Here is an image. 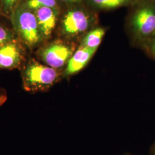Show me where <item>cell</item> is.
I'll return each mask as SVG.
<instances>
[{"mask_svg": "<svg viewBox=\"0 0 155 155\" xmlns=\"http://www.w3.org/2000/svg\"><path fill=\"white\" fill-rule=\"evenodd\" d=\"M59 76L57 70L32 60L22 71V86L29 92L45 91L58 82Z\"/></svg>", "mask_w": 155, "mask_h": 155, "instance_id": "cell-1", "label": "cell"}, {"mask_svg": "<svg viewBox=\"0 0 155 155\" xmlns=\"http://www.w3.org/2000/svg\"><path fill=\"white\" fill-rule=\"evenodd\" d=\"M134 33L138 42L145 47L155 35V0H143L132 18Z\"/></svg>", "mask_w": 155, "mask_h": 155, "instance_id": "cell-2", "label": "cell"}, {"mask_svg": "<svg viewBox=\"0 0 155 155\" xmlns=\"http://www.w3.org/2000/svg\"><path fill=\"white\" fill-rule=\"evenodd\" d=\"M13 24L23 42L29 47L38 45L42 35L35 14L26 6L16 9L12 16Z\"/></svg>", "mask_w": 155, "mask_h": 155, "instance_id": "cell-3", "label": "cell"}, {"mask_svg": "<svg viewBox=\"0 0 155 155\" xmlns=\"http://www.w3.org/2000/svg\"><path fill=\"white\" fill-rule=\"evenodd\" d=\"M72 55V48L60 42L53 43L46 46L39 53L40 57L45 64L56 70L67 65Z\"/></svg>", "mask_w": 155, "mask_h": 155, "instance_id": "cell-4", "label": "cell"}, {"mask_svg": "<svg viewBox=\"0 0 155 155\" xmlns=\"http://www.w3.org/2000/svg\"><path fill=\"white\" fill-rule=\"evenodd\" d=\"M24 57L22 47L13 40L0 47V68H17L21 65Z\"/></svg>", "mask_w": 155, "mask_h": 155, "instance_id": "cell-5", "label": "cell"}, {"mask_svg": "<svg viewBox=\"0 0 155 155\" xmlns=\"http://www.w3.org/2000/svg\"><path fill=\"white\" fill-rule=\"evenodd\" d=\"M97 50L80 45L67 64L63 77L69 78L80 72L87 66Z\"/></svg>", "mask_w": 155, "mask_h": 155, "instance_id": "cell-6", "label": "cell"}, {"mask_svg": "<svg viewBox=\"0 0 155 155\" xmlns=\"http://www.w3.org/2000/svg\"><path fill=\"white\" fill-rule=\"evenodd\" d=\"M89 25V17L83 12L78 10L68 12L62 22L64 33L72 36L86 31Z\"/></svg>", "mask_w": 155, "mask_h": 155, "instance_id": "cell-7", "label": "cell"}, {"mask_svg": "<svg viewBox=\"0 0 155 155\" xmlns=\"http://www.w3.org/2000/svg\"><path fill=\"white\" fill-rule=\"evenodd\" d=\"M35 14L42 36L49 37L56 23V13L54 9L47 7L41 8L36 10Z\"/></svg>", "mask_w": 155, "mask_h": 155, "instance_id": "cell-8", "label": "cell"}, {"mask_svg": "<svg viewBox=\"0 0 155 155\" xmlns=\"http://www.w3.org/2000/svg\"><path fill=\"white\" fill-rule=\"evenodd\" d=\"M105 33V31L102 28H97L92 30L85 36L81 45L89 48L97 50Z\"/></svg>", "mask_w": 155, "mask_h": 155, "instance_id": "cell-9", "label": "cell"}, {"mask_svg": "<svg viewBox=\"0 0 155 155\" xmlns=\"http://www.w3.org/2000/svg\"><path fill=\"white\" fill-rule=\"evenodd\" d=\"M97 6L102 9H113L127 4L132 0H91Z\"/></svg>", "mask_w": 155, "mask_h": 155, "instance_id": "cell-10", "label": "cell"}, {"mask_svg": "<svg viewBox=\"0 0 155 155\" xmlns=\"http://www.w3.org/2000/svg\"><path fill=\"white\" fill-rule=\"evenodd\" d=\"M56 6V0H28L26 4L29 9L35 11L45 7L54 8Z\"/></svg>", "mask_w": 155, "mask_h": 155, "instance_id": "cell-11", "label": "cell"}, {"mask_svg": "<svg viewBox=\"0 0 155 155\" xmlns=\"http://www.w3.org/2000/svg\"><path fill=\"white\" fill-rule=\"evenodd\" d=\"M13 40V35L8 29L0 25V47Z\"/></svg>", "mask_w": 155, "mask_h": 155, "instance_id": "cell-12", "label": "cell"}, {"mask_svg": "<svg viewBox=\"0 0 155 155\" xmlns=\"http://www.w3.org/2000/svg\"><path fill=\"white\" fill-rule=\"evenodd\" d=\"M2 9L6 14H10L15 8L18 0H0Z\"/></svg>", "mask_w": 155, "mask_h": 155, "instance_id": "cell-13", "label": "cell"}, {"mask_svg": "<svg viewBox=\"0 0 155 155\" xmlns=\"http://www.w3.org/2000/svg\"><path fill=\"white\" fill-rule=\"evenodd\" d=\"M148 54L155 59V35L144 47Z\"/></svg>", "mask_w": 155, "mask_h": 155, "instance_id": "cell-14", "label": "cell"}, {"mask_svg": "<svg viewBox=\"0 0 155 155\" xmlns=\"http://www.w3.org/2000/svg\"><path fill=\"white\" fill-rule=\"evenodd\" d=\"M6 100V95L3 89L0 88V105H2Z\"/></svg>", "mask_w": 155, "mask_h": 155, "instance_id": "cell-15", "label": "cell"}, {"mask_svg": "<svg viewBox=\"0 0 155 155\" xmlns=\"http://www.w3.org/2000/svg\"><path fill=\"white\" fill-rule=\"evenodd\" d=\"M149 155H155V141L152 144L150 148Z\"/></svg>", "mask_w": 155, "mask_h": 155, "instance_id": "cell-16", "label": "cell"}, {"mask_svg": "<svg viewBox=\"0 0 155 155\" xmlns=\"http://www.w3.org/2000/svg\"><path fill=\"white\" fill-rule=\"evenodd\" d=\"M66 2H68V3H74V2H77L80 1L81 0H62Z\"/></svg>", "mask_w": 155, "mask_h": 155, "instance_id": "cell-17", "label": "cell"}, {"mask_svg": "<svg viewBox=\"0 0 155 155\" xmlns=\"http://www.w3.org/2000/svg\"><path fill=\"white\" fill-rule=\"evenodd\" d=\"M134 155V154H132V153H123V154H121V155Z\"/></svg>", "mask_w": 155, "mask_h": 155, "instance_id": "cell-18", "label": "cell"}]
</instances>
